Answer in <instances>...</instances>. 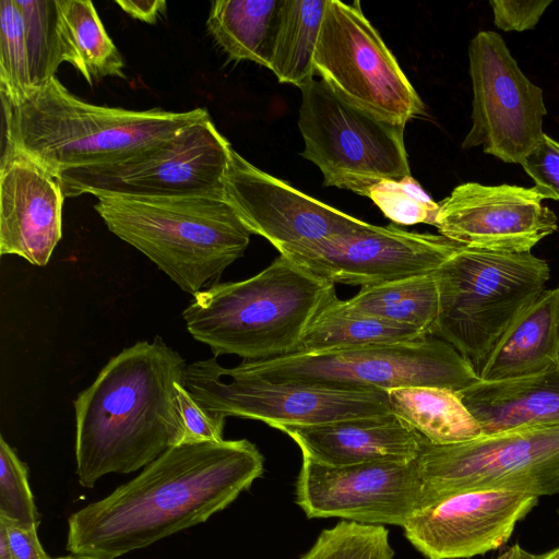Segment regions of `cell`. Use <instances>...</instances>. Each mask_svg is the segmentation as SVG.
<instances>
[{"mask_svg": "<svg viewBox=\"0 0 559 559\" xmlns=\"http://www.w3.org/2000/svg\"><path fill=\"white\" fill-rule=\"evenodd\" d=\"M264 457L247 439L179 443L68 519L71 554L116 559L205 522L249 489Z\"/></svg>", "mask_w": 559, "mask_h": 559, "instance_id": "1", "label": "cell"}, {"mask_svg": "<svg viewBox=\"0 0 559 559\" xmlns=\"http://www.w3.org/2000/svg\"><path fill=\"white\" fill-rule=\"evenodd\" d=\"M185 358L159 335L111 357L73 401L76 475L93 488L110 473L144 468L182 443L177 384L185 385Z\"/></svg>", "mask_w": 559, "mask_h": 559, "instance_id": "2", "label": "cell"}, {"mask_svg": "<svg viewBox=\"0 0 559 559\" xmlns=\"http://www.w3.org/2000/svg\"><path fill=\"white\" fill-rule=\"evenodd\" d=\"M1 102L5 146L55 177L66 169L115 160L210 116L205 108L173 112L93 105L71 94L56 75L15 102Z\"/></svg>", "mask_w": 559, "mask_h": 559, "instance_id": "3", "label": "cell"}, {"mask_svg": "<svg viewBox=\"0 0 559 559\" xmlns=\"http://www.w3.org/2000/svg\"><path fill=\"white\" fill-rule=\"evenodd\" d=\"M336 297L333 283L280 254L247 280L200 290L182 317L191 336L215 357L263 360L295 353L309 325Z\"/></svg>", "mask_w": 559, "mask_h": 559, "instance_id": "4", "label": "cell"}, {"mask_svg": "<svg viewBox=\"0 0 559 559\" xmlns=\"http://www.w3.org/2000/svg\"><path fill=\"white\" fill-rule=\"evenodd\" d=\"M96 198L109 231L192 296L243 255L252 235L222 195Z\"/></svg>", "mask_w": 559, "mask_h": 559, "instance_id": "5", "label": "cell"}, {"mask_svg": "<svg viewBox=\"0 0 559 559\" xmlns=\"http://www.w3.org/2000/svg\"><path fill=\"white\" fill-rule=\"evenodd\" d=\"M439 313L431 336L454 347L477 371L519 312L550 278L531 252L461 247L435 271Z\"/></svg>", "mask_w": 559, "mask_h": 559, "instance_id": "6", "label": "cell"}, {"mask_svg": "<svg viewBox=\"0 0 559 559\" xmlns=\"http://www.w3.org/2000/svg\"><path fill=\"white\" fill-rule=\"evenodd\" d=\"M224 374L342 390L383 391L439 386L460 392L477 381L474 367L450 344L433 336L330 352L243 360Z\"/></svg>", "mask_w": 559, "mask_h": 559, "instance_id": "7", "label": "cell"}, {"mask_svg": "<svg viewBox=\"0 0 559 559\" xmlns=\"http://www.w3.org/2000/svg\"><path fill=\"white\" fill-rule=\"evenodd\" d=\"M300 92L301 156L319 167L324 186L368 198L378 182L411 176L405 126L350 104L322 80L309 81Z\"/></svg>", "mask_w": 559, "mask_h": 559, "instance_id": "8", "label": "cell"}, {"mask_svg": "<svg viewBox=\"0 0 559 559\" xmlns=\"http://www.w3.org/2000/svg\"><path fill=\"white\" fill-rule=\"evenodd\" d=\"M233 147L206 117L115 160L60 171L66 198L222 195Z\"/></svg>", "mask_w": 559, "mask_h": 559, "instance_id": "9", "label": "cell"}, {"mask_svg": "<svg viewBox=\"0 0 559 559\" xmlns=\"http://www.w3.org/2000/svg\"><path fill=\"white\" fill-rule=\"evenodd\" d=\"M421 508L473 490L559 493V426L484 435L448 445L425 440L418 457Z\"/></svg>", "mask_w": 559, "mask_h": 559, "instance_id": "10", "label": "cell"}, {"mask_svg": "<svg viewBox=\"0 0 559 559\" xmlns=\"http://www.w3.org/2000/svg\"><path fill=\"white\" fill-rule=\"evenodd\" d=\"M314 71L350 104L394 124L425 115V105L360 4L326 0Z\"/></svg>", "mask_w": 559, "mask_h": 559, "instance_id": "11", "label": "cell"}, {"mask_svg": "<svg viewBox=\"0 0 559 559\" xmlns=\"http://www.w3.org/2000/svg\"><path fill=\"white\" fill-rule=\"evenodd\" d=\"M216 357L187 366L185 388L211 416L278 429L392 414L388 392L342 390L224 374Z\"/></svg>", "mask_w": 559, "mask_h": 559, "instance_id": "12", "label": "cell"}, {"mask_svg": "<svg viewBox=\"0 0 559 559\" xmlns=\"http://www.w3.org/2000/svg\"><path fill=\"white\" fill-rule=\"evenodd\" d=\"M468 59L472 128L462 148L481 146L504 163L520 164L544 134L543 90L525 76L503 38L492 31L476 34Z\"/></svg>", "mask_w": 559, "mask_h": 559, "instance_id": "13", "label": "cell"}, {"mask_svg": "<svg viewBox=\"0 0 559 559\" xmlns=\"http://www.w3.org/2000/svg\"><path fill=\"white\" fill-rule=\"evenodd\" d=\"M296 503L309 519L403 527L423 503L416 460L331 466L302 456Z\"/></svg>", "mask_w": 559, "mask_h": 559, "instance_id": "14", "label": "cell"}, {"mask_svg": "<svg viewBox=\"0 0 559 559\" xmlns=\"http://www.w3.org/2000/svg\"><path fill=\"white\" fill-rule=\"evenodd\" d=\"M224 198L248 230L265 238L280 254L368 226L259 169L234 148L224 178Z\"/></svg>", "mask_w": 559, "mask_h": 559, "instance_id": "15", "label": "cell"}, {"mask_svg": "<svg viewBox=\"0 0 559 559\" xmlns=\"http://www.w3.org/2000/svg\"><path fill=\"white\" fill-rule=\"evenodd\" d=\"M461 247L440 234L368 224L283 255L334 285L367 287L432 273Z\"/></svg>", "mask_w": 559, "mask_h": 559, "instance_id": "16", "label": "cell"}, {"mask_svg": "<svg viewBox=\"0 0 559 559\" xmlns=\"http://www.w3.org/2000/svg\"><path fill=\"white\" fill-rule=\"evenodd\" d=\"M534 188L465 182L439 203L440 235L465 247L522 253L558 228L556 214Z\"/></svg>", "mask_w": 559, "mask_h": 559, "instance_id": "17", "label": "cell"}, {"mask_svg": "<svg viewBox=\"0 0 559 559\" xmlns=\"http://www.w3.org/2000/svg\"><path fill=\"white\" fill-rule=\"evenodd\" d=\"M538 500L515 491H464L420 508L402 528L427 559H467L504 545Z\"/></svg>", "mask_w": 559, "mask_h": 559, "instance_id": "18", "label": "cell"}, {"mask_svg": "<svg viewBox=\"0 0 559 559\" xmlns=\"http://www.w3.org/2000/svg\"><path fill=\"white\" fill-rule=\"evenodd\" d=\"M59 180L29 156L5 146L0 165V253L45 266L62 237Z\"/></svg>", "mask_w": 559, "mask_h": 559, "instance_id": "19", "label": "cell"}, {"mask_svg": "<svg viewBox=\"0 0 559 559\" xmlns=\"http://www.w3.org/2000/svg\"><path fill=\"white\" fill-rule=\"evenodd\" d=\"M304 457L331 466L414 462L425 439L393 413L312 426H283Z\"/></svg>", "mask_w": 559, "mask_h": 559, "instance_id": "20", "label": "cell"}, {"mask_svg": "<svg viewBox=\"0 0 559 559\" xmlns=\"http://www.w3.org/2000/svg\"><path fill=\"white\" fill-rule=\"evenodd\" d=\"M457 393L484 435L559 426V364L525 377L479 379Z\"/></svg>", "mask_w": 559, "mask_h": 559, "instance_id": "21", "label": "cell"}, {"mask_svg": "<svg viewBox=\"0 0 559 559\" xmlns=\"http://www.w3.org/2000/svg\"><path fill=\"white\" fill-rule=\"evenodd\" d=\"M559 364V287L543 290L513 319L478 377L497 381L543 372Z\"/></svg>", "mask_w": 559, "mask_h": 559, "instance_id": "22", "label": "cell"}, {"mask_svg": "<svg viewBox=\"0 0 559 559\" xmlns=\"http://www.w3.org/2000/svg\"><path fill=\"white\" fill-rule=\"evenodd\" d=\"M392 413L435 445L477 439L483 429L459 393L439 386H404L388 391Z\"/></svg>", "mask_w": 559, "mask_h": 559, "instance_id": "23", "label": "cell"}, {"mask_svg": "<svg viewBox=\"0 0 559 559\" xmlns=\"http://www.w3.org/2000/svg\"><path fill=\"white\" fill-rule=\"evenodd\" d=\"M283 0H217L206 27L230 60L270 68Z\"/></svg>", "mask_w": 559, "mask_h": 559, "instance_id": "24", "label": "cell"}, {"mask_svg": "<svg viewBox=\"0 0 559 559\" xmlns=\"http://www.w3.org/2000/svg\"><path fill=\"white\" fill-rule=\"evenodd\" d=\"M331 308L414 326L431 336L439 313L435 272L361 287L352 298L336 297Z\"/></svg>", "mask_w": 559, "mask_h": 559, "instance_id": "25", "label": "cell"}, {"mask_svg": "<svg viewBox=\"0 0 559 559\" xmlns=\"http://www.w3.org/2000/svg\"><path fill=\"white\" fill-rule=\"evenodd\" d=\"M326 0H283L270 70L301 87L316 75L313 56Z\"/></svg>", "mask_w": 559, "mask_h": 559, "instance_id": "26", "label": "cell"}, {"mask_svg": "<svg viewBox=\"0 0 559 559\" xmlns=\"http://www.w3.org/2000/svg\"><path fill=\"white\" fill-rule=\"evenodd\" d=\"M330 305L309 325L295 353L309 354L416 342L429 336L414 326L369 316L340 312Z\"/></svg>", "mask_w": 559, "mask_h": 559, "instance_id": "27", "label": "cell"}, {"mask_svg": "<svg viewBox=\"0 0 559 559\" xmlns=\"http://www.w3.org/2000/svg\"><path fill=\"white\" fill-rule=\"evenodd\" d=\"M61 26L75 58V69L88 84L105 76L124 79V63L90 0H57Z\"/></svg>", "mask_w": 559, "mask_h": 559, "instance_id": "28", "label": "cell"}, {"mask_svg": "<svg viewBox=\"0 0 559 559\" xmlns=\"http://www.w3.org/2000/svg\"><path fill=\"white\" fill-rule=\"evenodd\" d=\"M25 24L32 85L55 76L62 62L75 67V58L66 39L57 0H16Z\"/></svg>", "mask_w": 559, "mask_h": 559, "instance_id": "29", "label": "cell"}, {"mask_svg": "<svg viewBox=\"0 0 559 559\" xmlns=\"http://www.w3.org/2000/svg\"><path fill=\"white\" fill-rule=\"evenodd\" d=\"M299 559H394L384 525L341 521L322 530Z\"/></svg>", "mask_w": 559, "mask_h": 559, "instance_id": "30", "label": "cell"}, {"mask_svg": "<svg viewBox=\"0 0 559 559\" xmlns=\"http://www.w3.org/2000/svg\"><path fill=\"white\" fill-rule=\"evenodd\" d=\"M33 87L23 13L16 0L0 1L1 99L15 102Z\"/></svg>", "mask_w": 559, "mask_h": 559, "instance_id": "31", "label": "cell"}, {"mask_svg": "<svg viewBox=\"0 0 559 559\" xmlns=\"http://www.w3.org/2000/svg\"><path fill=\"white\" fill-rule=\"evenodd\" d=\"M368 198L385 217L400 225H436L439 203L435 202L412 176L384 179L374 185Z\"/></svg>", "mask_w": 559, "mask_h": 559, "instance_id": "32", "label": "cell"}, {"mask_svg": "<svg viewBox=\"0 0 559 559\" xmlns=\"http://www.w3.org/2000/svg\"><path fill=\"white\" fill-rule=\"evenodd\" d=\"M0 518L37 527L39 513L28 484V468L0 437Z\"/></svg>", "mask_w": 559, "mask_h": 559, "instance_id": "33", "label": "cell"}, {"mask_svg": "<svg viewBox=\"0 0 559 559\" xmlns=\"http://www.w3.org/2000/svg\"><path fill=\"white\" fill-rule=\"evenodd\" d=\"M520 165L533 179L535 191L544 199L559 201V142L543 134L539 143Z\"/></svg>", "mask_w": 559, "mask_h": 559, "instance_id": "34", "label": "cell"}, {"mask_svg": "<svg viewBox=\"0 0 559 559\" xmlns=\"http://www.w3.org/2000/svg\"><path fill=\"white\" fill-rule=\"evenodd\" d=\"M176 393L185 430L182 443L219 442L224 440L225 419L213 417L206 413L182 383L177 384Z\"/></svg>", "mask_w": 559, "mask_h": 559, "instance_id": "35", "label": "cell"}, {"mask_svg": "<svg viewBox=\"0 0 559 559\" xmlns=\"http://www.w3.org/2000/svg\"><path fill=\"white\" fill-rule=\"evenodd\" d=\"M551 0H490L495 25L506 32H523L536 26L539 19L551 4Z\"/></svg>", "mask_w": 559, "mask_h": 559, "instance_id": "36", "label": "cell"}, {"mask_svg": "<svg viewBox=\"0 0 559 559\" xmlns=\"http://www.w3.org/2000/svg\"><path fill=\"white\" fill-rule=\"evenodd\" d=\"M0 531L7 537L13 559H52L40 545L37 527H26L0 518Z\"/></svg>", "mask_w": 559, "mask_h": 559, "instance_id": "37", "label": "cell"}, {"mask_svg": "<svg viewBox=\"0 0 559 559\" xmlns=\"http://www.w3.org/2000/svg\"><path fill=\"white\" fill-rule=\"evenodd\" d=\"M116 3L133 19L154 24L166 11V2L163 0H122Z\"/></svg>", "mask_w": 559, "mask_h": 559, "instance_id": "38", "label": "cell"}, {"mask_svg": "<svg viewBox=\"0 0 559 559\" xmlns=\"http://www.w3.org/2000/svg\"><path fill=\"white\" fill-rule=\"evenodd\" d=\"M558 557L559 547L542 554H533L515 544L496 559H558Z\"/></svg>", "mask_w": 559, "mask_h": 559, "instance_id": "39", "label": "cell"}, {"mask_svg": "<svg viewBox=\"0 0 559 559\" xmlns=\"http://www.w3.org/2000/svg\"><path fill=\"white\" fill-rule=\"evenodd\" d=\"M52 559H107V558H100L95 556H88V555H75L71 554L69 556L52 558Z\"/></svg>", "mask_w": 559, "mask_h": 559, "instance_id": "40", "label": "cell"}, {"mask_svg": "<svg viewBox=\"0 0 559 559\" xmlns=\"http://www.w3.org/2000/svg\"><path fill=\"white\" fill-rule=\"evenodd\" d=\"M558 513H559V509H558Z\"/></svg>", "mask_w": 559, "mask_h": 559, "instance_id": "41", "label": "cell"}, {"mask_svg": "<svg viewBox=\"0 0 559 559\" xmlns=\"http://www.w3.org/2000/svg\"><path fill=\"white\" fill-rule=\"evenodd\" d=\"M558 559H559V557H558Z\"/></svg>", "mask_w": 559, "mask_h": 559, "instance_id": "42", "label": "cell"}]
</instances>
